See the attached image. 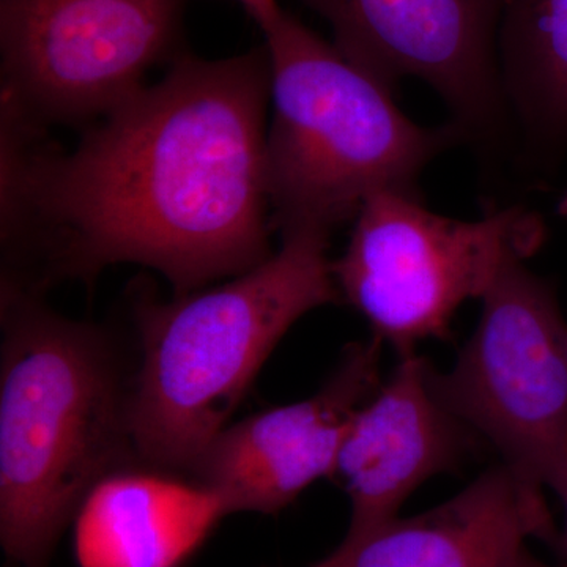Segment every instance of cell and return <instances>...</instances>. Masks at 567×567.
Returning a JSON list of instances; mask_svg holds the SVG:
<instances>
[{
    "instance_id": "obj_1",
    "label": "cell",
    "mask_w": 567,
    "mask_h": 567,
    "mask_svg": "<svg viewBox=\"0 0 567 567\" xmlns=\"http://www.w3.org/2000/svg\"><path fill=\"white\" fill-rule=\"evenodd\" d=\"M270 92L267 47L219 61L182 52L70 153L2 104V287L43 297L136 264L183 295L265 262Z\"/></svg>"
},
{
    "instance_id": "obj_2",
    "label": "cell",
    "mask_w": 567,
    "mask_h": 567,
    "mask_svg": "<svg viewBox=\"0 0 567 567\" xmlns=\"http://www.w3.org/2000/svg\"><path fill=\"white\" fill-rule=\"evenodd\" d=\"M0 539L22 567H48L93 488L141 464L107 330L2 290Z\"/></svg>"
},
{
    "instance_id": "obj_3",
    "label": "cell",
    "mask_w": 567,
    "mask_h": 567,
    "mask_svg": "<svg viewBox=\"0 0 567 567\" xmlns=\"http://www.w3.org/2000/svg\"><path fill=\"white\" fill-rule=\"evenodd\" d=\"M330 237L282 235L265 262L173 300L137 287L132 312L142 354L130 416L141 464L192 472L284 334L308 312L342 300Z\"/></svg>"
},
{
    "instance_id": "obj_4",
    "label": "cell",
    "mask_w": 567,
    "mask_h": 567,
    "mask_svg": "<svg viewBox=\"0 0 567 567\" xmlns=\"http://www.w3.org/2000/svg\"><path fill=\"white\" fill-rule=\"evenodd\" d=\"M270 58L265 171L271 227L327 235L383 192L415 193L461 126L424 128L393 92L292 14L264 29Z\"/></svg>"
},
{
    "instance_id": "obj_5",
    "label": "cell",
    "mask_w": 567,
    "mask_h": 567,
    "mask_svg": "<svg viewBox=\"0 0 567 567\" xmlns=\"http://www.w3.org/2000/svg\"><path fill=\"white\" fill-rule=\"evenodd\" d=\"M546 238L543 219L520 207L461 221L427 210L415 193L372 196L333 260L342 300L399 357L446 339L462 305L481 300L503 268L527 260Z\"/></svg>"
},
{
    "instance_id": "obj_6",
    "label": "cell",
    "mask_w": 567,
    "mask_h": 567,
    "mask_svg": "<svg viewBox=\"0 0 567 567\" xmlns=\"http://www.w3.org/2000/svg\"><path fill=\"white\" fill-rule=\"evenodd\" d=\"M475 333L436 398L537 492H567V323L554 289L524 260L503 268Z\"/></svg>"
},
{
    "instance_id": "obj_7",
    "label": "cell",
    "mask_w": 567,
    "mask_h": 567,
    "mask_svg": "<svg viewBox=\"0 0 567 567\" xmlns=\"http://www.w3.org/2000/svg\"><path fill=\"white\" fill-rule=\"evenodd\" d=\"M186 0H0L2 102L50 125L100 121L174 62Z\"/></svg>"
},
{
    "instance_id": "obj_8",
    "label": "cell",
    "mask_w": 567,
    "mask_h": 567,
    "mask_svg": "<svg viewBox=\"0 0 567 567\" xmlns=\"http://www.w3.org/2000/svg\"><path fill=\"white\" fill-rule=\"evenodd\" d=\"M334 47L391 92L427 82L462 126L488 128L503 103L496 40L505 0H303Z\"/></svg>"
},
{
    "instance_id": "obj_9",
    "label": "cell",
    "mask_w": 567,
    "mask_h": 567,
    "mask_svg": "<svg viewBox=\"0 0 567 567\" xmlns=\"http://www.w3.org/2000/svg\"><path fill=\"white\" fill-rule=\"evenodd\" d=\"M382 342L352 344L322 390L224 427L194 462V483L233 513L276 514L333 475L354 413L382 383Z\"/></svg>"
},
{
    "instance_id": "obj_10",
    "label": "cell",
    "mask_w": 567,
    "mask_h": 567,
    "mask_svg": "<svg viewBox=\"0 0 567 567\" xmlns=\"http://www.w3.org/2000/svg\"><path fill=\"white\" fill-rule=\"evenodd\" d=\"M432 371L416 352L399 357L354 413L331 475L352 505L346 537L393 520L417 487L461 465L480 440L436 398Z\"/></svg>"
},
{
    "instance_id": "obj_11",
    "label": "cell",
    "mask_w": 567,
    "mask_h": 567,
    "mask_svg": "<svg viewBox=\"0 0 567 567\" xmlns=\"http://www.w3.org/2000/svg\"><path fill=\"white\" fill-rule=\"evenodd\" d=\"M529 537L563 546L543 492L499 464L442 505L344 537L309 567H516Z\"/></svg>"
},
{
    "instance_id": "obj_12",
    "label": "cell",
    "mask_w": 567,
    "mask_h": 567,
    "mask_svg": "<svg viewBox=\"0 0 567 567\" xmlns=\"http://www.w3.org/2000/svg\"><path fill=\"white\" fill-rule=\"evenodd\" d=\"M226 516L221 498L199 484L125 470L82 505L76 559L80 567H178Z\"/></svg>"
},
{
    "instance_id": "obj_13",
    "label": "cell",
    "mask_w": 567,
    "mask_h": 567,
    "mask_svg": "<svg viewBox=\"0 0 567 567\" xmlns=\"http://www.w3.org/2000/svg\"><path fill=\"white\" fill-rule=\"evenodd\" d=\"M498 48L506 84L525 122L567 137V0H505Z\"/></svg>"
},
{
    "instance_id": "obj_14",
    "label": "cell",
    "mask_w": 567,
    "mask_h": 567,
    "mask_svg": "<svg viewBox=\"0 0 567 567\" xmlns=\"http://www.w3.org/2000/svg\"><path fill=\"white\" fill-rule=\"evenodd\" d=\"M246 10V13L257 22L260 29H267L282 14L278 0H237Z\"/></svg>"
},
{
    "instance_id": "obj_15",
    "label": "cell",
    "mask_w": 567,
    "mask_h": 567,
    "mask_svg": "<svg viewBox=\"0 0 567 567\" xmlns=\"http://www.w3.org/2000/svg\"><path fill=\"white\" fill-rule=\"evenodd\" d=\"M516 567H554L548 566L547 563L540 561V559H537L535 555L532 554V551L528 550V547L525 548L524 554L520 555V558H518Z\"/></svg>"
},
{
    "instance_id": "obj_16",
    "label": "cell",
    "mask_w": 567,
    "mask_h": 567,
    "mask_svg": "<svg viewBox=\"0 0 567 567\" xmlns=\"http://www.w3.org/2000/svg\"><path fill=\"white\" fill-rule=\"evenodd\" d=\"M563 505L566 507V536L563 537V548H565L566 555H567V492L565 495L561 496Z\"/></svg>"
},
{
    "instance_id": "obj_17",
    "label": "cell",
    "mask_w": 567,
    "mask_h": 567,
    "mask_svg": "<svg viewBox=\"0 0 567 567\" xmlns=\"http://www.w3.org/2000/svg\"><path fill=\"white\" fill-rule=\"evenodd\" d=\"M559 215L566 216L567 218V193L563 197L561 203L558 205Z\"/></svg>"
}]
</instances>
